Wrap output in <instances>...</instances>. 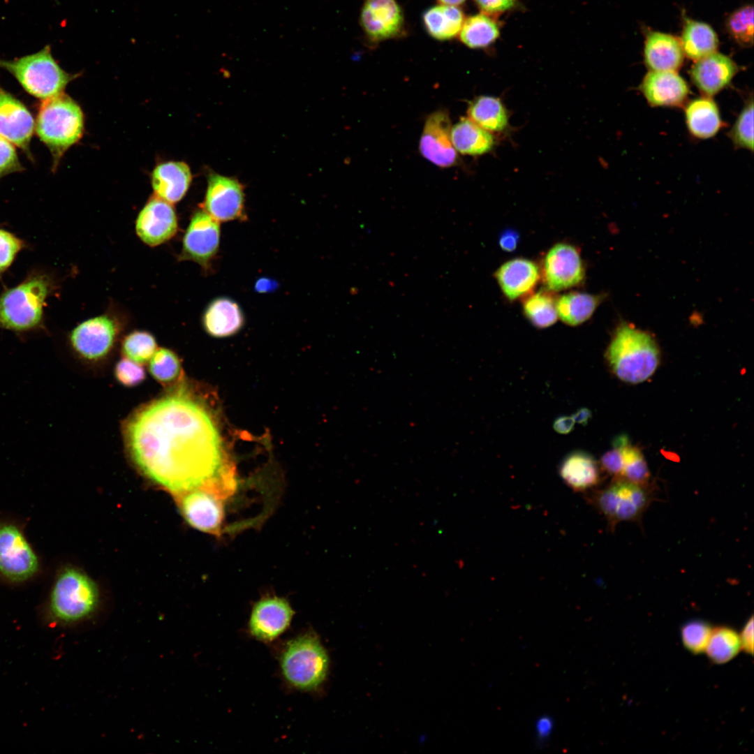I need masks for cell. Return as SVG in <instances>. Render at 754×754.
I'll list each match as a JSON object with an SVG mask.
<instances>
[{"label":"cell","mask_w":754,"mask_h":754,"mask_svg":"<svg viewBox=\"0 0 754 754\" xmlns=\"http://www.w3.org/2000/svg\"><path fill=\"white\" fill-rule=\"evenodd\" d=\"M83 130L82 111L70 96L62 93L43 100L38 109L35 131L52 154L53 172L64 153L81 138Z\"/></svg>","instance_id":"4"},{"label":"cell","mask_w":754,"mask_h":754,"mask_svg":"<svg viewBox=\"0 0 754 754\" xmlns=\"http://www.w3.org/2000/svg\"><path fill=\"white\" fill-rule=\"evenodd\" d=\"M726 29L732 38L743 47L753 44V7L742 6L731 13L726 20Z\"/></svg>","instance_id":"37"},{"label":"cell","mask_w":754,"mask_h":754,"mask_svg":"<svg viewBox=\"0 0 754 754\" xmlns=\"http://www.w3.org/2000/svg\"><path fill=\"white\" fill-rule=\"evenodd\" d=\"M360 22L364 33L373 42L397 38L405 28L404 13L396 0H365Z\"/></svg>","instance_id":"15"},{"label":"cell","mask_w":754,"mask_h":754,"mask_svg":"<svg viewBox=\"0 0 754 754\" xmlns=\"http://www.w3.org/2000/svg\"><path fill=\"white\" fill-rule=\"evenodd\" d=\"M138 237L145 244L158 246L172 237L177 230V219L172 205L156 196L140 211L135 225Z\"/></svg>","instance_id":"19"},{"label":"cell","mask_w":754,"mask_h":754,"mask_svg":"<svg viewBox=\"0 0 754 754\" xmlns=\"http://www.w3.org/2000/svg\"><path fill=\"white\" fill-rule=\"evenodd\" d=\"M623 436L617 437L613 443V448L606 452L600 459L603 468L609 474L618 479L622 466V442Z\"/></svg>","instance_id":"45"},{"label":"cell","mask_w":754,"mask_h":754,"mask_svg":"<svg viewBox=\"0 0 754 754\" xmlns=\"http://www.w3.org/2000/svg\"><path fill=\"white\" fill-rule=\"evenodd\" d=\"M650 473L642 452L629 443L627 436H623L622 442V466L618 479L633 483L647 485Z\"/></svg>","instance_id":"36"},{"label":"cell","mask_w":754,"mask_h":754,"mask_svg":"<svg viewBox=\"0 0 754 754\" xmlns=\"http://www.w3.org/2000/svg\"><path fill=\"white\" fill-rule=\"evenodd\" d=\"M681 45L690 59L699 60L716 52L718 45L716 33L709 24L686 19L682 31Z\"/></svg>","instance_id":"30"},{"label":"cell","mask_w":754,"mask_h":754,"mask_svg":"<svg viewBox=\"0 0 754 754\" xmlns=\"http://www.w3.org/2000/svg\"><path fill=\"white\" fill-rule=\"evenodd\" d=\"M644 61L651 71H677L683 62L681 42L672 35L653 31L644 45Z\"/></svg>","instance_id":"24"},{"label":"cell","mask_w":754,"mask_h":754,"mask_svg":"<svg viewBox=\"0 0 754 754\" xmlns=\"http://www.w3.org/2000/svg\"><path fill=\"white\" fill-rule=\"evenodd\" d=\"M114 374L117 380L127 387L137 385L145 378L143 367L139 363L128 358H123L117 362Z\"/></svg>","instance_id":"43"},{"label":"cell","mask_w":754,"mask_h":754,"mask_svg":"<svg viewBox=\"0 0 754 754\" xmlns=\"http://www.w3.org/2000/svg\"><path fill=\"white\" fill-rule=\"evenodd\" d=\"M575 422L586 425L591 417V412L586 408L577 410L572 416Z\"/></svg>","instance_id":"51"},{"label":"cell","mask_w":754,"mask_h":754,"mask_svg":"<svg viewBox=\"0 0 754 754\" xmlns=\"http://www.w3.org/2000/svg\"><path fill=\"white\" fill-rule=\"evenodd\" d=\"M156 350L155 339L147 332H133L124 338L122 343L124 356L139 364L149 361Z\"/></svg>","instance_id":"39"},{"label":"cell","mask_w":754,"mask_h":754,"mask_svg":"<svg viewBox=\"0 0 754 754\" xmlns=\"http://www.w3.org/2000/svg\"><path fill=\"white\" fill-rule=\"evenodd\" d=\"M294 614L286 599L276 596L263 597L252 607L249 631L258 640L272 642L288 628Z\"/></svg>","instance_id":"14"},{"label":"cell","mask_w":754,"mask_h":754,"mask_svg":"<svg viewBox=\"0 0 754 754\" xmlns=\"http://www.w3.org/2000/svg\"><path fill=\"white\" fill-rule=\"evenodd\" d=\"M606 357L611 369L619 379L636 384L646 380L655 372L660 352L656 341L648 332L624 322L616 329Z\"/></svg>","instance_id":"3"},{"label":"cell","mask_w":754,"mask_h":754,"mask_svg":"<svg viewBox=\"0 0 754 754\" xmlns=\"http://www.w3.org/2000/svg\"><path fill=\"white\" fill-rule=\"evenodd\" d=\"M468 118L489 132H501L508 126V111L501 100L490 96H480L469 103Z\"/></svg>","instance_id":"31"},{"label":"cell","mask_w":754,"mask_h":754,"mask_svg":"<svg viewBox=\"0 0 754 754\" xmlns=\"http://www.w3.org/2000/svg\"><path fill=\"white\" fill-rule=\"evenodd\" d=\"M740 649L739 635L730 627L719 626L712 629L705 651L713 663L723 664L734 658Z\"/></svg>","instance_id":"34"},{"label":"cell","mask_w":754,"mask_h":754,"mask_svg":"<svg viewBox=\"0 0 754 754\" xmlns=\"http://www.w3.org/2000/svg\"><path fill=\"white\" fill-rule=\"evenodd\" d=\"M712 628L703 620H692L681 628V641L688 651L699 654L705 651Z\"/></svg>","instance_id":"41"},{"label":"cell","mask_w":754,"mask_h":754,"mask_svg":"<svg viewBox=\"0 0 754 754\" xmlns=\"http://www.w3.org/2000/svg\"><path fill=\"white\" fill-rule=\"evenodd\" d=\"M441 4L458 6L461 4L465 0H438Z\"/></svg>","instance_id":"53"},{"label":"cell","mask_w":754,"mask_h":754,"mask_svg":"<svg viewBox=\"0 0 754 754\" xmlns=\"http://www.w3.org/2000/svg\"><path fill=\"white\" fill-rule=\"evenodd\" d=\"M753 102L750 100L739 114L729 132L734 145L739 148L753 150Z\"/></svg>","instance_id":"40"},{"label":"cell","mask_w":754,"mask_h":754,"mask_svg":"<svg viewBox=\"0 0 754 754\" xmlns=\"http://www.w3.org/2000/svg\"><path fill=\"white\" fill-rule=\"evenodd\" d=\"M329 665L327 653L312 631L288 642L280 658L281 673L286 682L303 690L319 687L327 676Z\"/></svg>","instance_id":"7"},{"label":"cell","mask_w":754,"mask_h":754,"mask_svg":"<svg viewBox=\"0 0 754 754\" xmlns=\"http://www.w3.org/2000/svg\"><path fill=\"white\" fill-rule=\"evenodd\" d=\"M24 170L13 143L0 136V179L12 173Z\"/></svg>","instance_id":"44"},{"label":"cell","mask_w":754,"mask_h":754,"mask_svg":"<svg viewBox=\"0 0 754 754\" xmlns=\"http://www.w3.org/2000/svg\"><path fill=\"white\" fill-rule=\"evenodd\" d=\"M0 68L10 73L28 94L41 100L62 94L68 84L79 76L59 66L50 45L12 60L0 59Z\"/></svg>","instance_id":"6"},{"label":"cell","mask_w":754,"mask_h":754,"mask_svg":"<svg viewBox=\"0 0 754 754\" xmlns=\"http://www.w3.org/2000/svg\"><path fill=\"white\" fill-rule=\"evenodd\" d=\"M124 437L140 471L173 496L204 487L229 501L237 492L235 466L215 418L184 387L135 411L124 424Z\"/></svg>","instance_id":"1"},{"label":"cell","mask_w":754,"mask_h":754,"mask_svg":"<svg viewBox=\"0 0 754 754\" xmlns=\"http://www.w3.org/2000/svg\"><path fill=\"white\" fill-rule=\"evenodd\" d=\"M495 276L505 297L514 300L533 289L540 274L535 263L517 258L503 264L496 270Z\"/></svg>","instance_id":"22"},{"label":"cell","mask_w":754,"mask_h":754,"mask_svg":"<svg viewBox=\"0 0 754 754\" xmlns=\"http://www.w3.org/2000/svg\"><path fill=\"white\" fill-rule=\"evenodd\" d=\"M556 300L547 290H540L526 299L523 309L526 317L538 328H545L554 324L558 315Z\"/></svg>","instance_id":"35"},{"label":"cell","mask_w":754,"mask_h":754,"mask_svg":"<svg viewBox=\"0 0 754 754\" xmlns=\"http://www.w3.org/2000/svg\"><path fill=\"white\" fill-rule=\"evenodd\" d=\"M555 723L553 718L548 714L539 716L534 723V733L537 742L544 744L552 735Z\"/></svg>","instance_id":"46"},{"label":"cell","mask_w":754,"mask_h":754,"mask_svg":"<svg viewBox=\"0 0 754 754\" xmlns=\"http://www.w3.org/2000/svg\"><path fill=\"white\" fill-rule=\"evenodd\" d=\"M451 127L448 112L438 110L427 117L420 137L421 154L441 168H449L457 162V153L451 140Z\"/></svg>","instance_id":"18"},{"label":"cell","mask_w":754,"mask_h":754,"mask_svg":"<svg viewBox=\"0 0 754 754\" xmlns=\"http://www.w3.org/2000/svg\"><path fill=\"white\" fill-rule=\"evenodd\" d=\"M202 324L208 334L216 338L227 337L242 328L244 316L235 300L220 297L208 304L202 316Z\"/></svg>","instance_id":"23"},{"label":"cell","mask_w":754,"mask_h":754,"mask_svg":"<svg viewBox=\"0 0 754 754\" xmlns=\"http://www.w3.org/2000/svg\"><path fill=\"white\" fill-rule=\"evenodd\" d=\"M221 237L220 224L205 210L192 216L183 239L180 258L197 263L209 269L216 256Z\"/></svg>","instance_id":"11"},{"label":"cell","mask_w":754,"mask_h":754,"mask_svg":"<svg viewBox=\"0 0 754 754\" xmlns=\"http://www.w3.org/2000/svg\"><path fill=\"white\" fill-rule=\"evenodd\" d=\"M99 599L98 589L87 574L75 568H66L58 575L52 588L49 615L55 623H78L95 612Z\"/></svg>","instance_id":"5"},{"label":"cell","mask_w":754,"mask_h":754,"mask_svg":"<svg viewBox=\"0 0 754 754\" xmlns=\"http://www.w3.org/2000/svg\"><path fill=\"white\" fill-rule=\"evenodd\" d=\"M244 193L235 179L211 174L204 201V210L219 222L245 220Z\"/></svg>","instance_id":"13"},{"label":"cell","mask_w":754,"mask_h":754,"mask_svg":"<svg viewBox=\"0 0 754 754\" xmlns=\"http://www.w3.org/2000/svg\"><path fill=\"white\" fill-rule=\"evenodd\" d=\"M741 648L747 653H753V616L746 623L739 635Z\"/></svg>","instance_id":"48"},{"label":"cell","mask_w":754,"mask_h":754,"mask_svg":"<svg viewBox=\"0 0 754 754\" xmlns=\"http://www.w3.org/2000/svg\"><path fill=\"white\" fill-rule=\"evenodd\" d=\"M173 497L183 517L194 528L215 536L228 531V503L212 491L200 487Z\"/></svg>","instance_id":"9"},{"label":"cell","mask_w":754,"mask_h":754,"mask_svg":"<svg viewBox=\"0 0 754 754\" xmlns=\"http://www.w3.org/2000/svg\"><path fill=\"white\" fill-rule=\"evenodd\" d=\"M191 181L189 167L183 162H167L156 167L151 184L156 196L170 203L179 201Z\"/></svg>","instance_id":"25"},{"label":"cell","mask_w":754,"mask_h":754,"mask_svg":"<svg viewBox=\"0 0 754 754\" xmlns=\"http://www.w3.org/2000/svg\"><path fill=\"white\" fill-rule=\"evenodd\" d=\"M460 34L461 41L473 49L489 46L499 36L496 22L486 13H479L464 21Z\"/></svg>","instance_id":"33"},{"label":"cell","mask_w":754,"mask_h":754,"mask_svg":"<svg viewBox=\"0 0 754 754\" xmlns=\"http://www.w3.org/2000/svg\"><path fill=\"white\" fill-rule=\"evenodd\" d=\"M35 120L26 105L0 85V136L22 149L33 161L30 142Z\"/></svg>","instance_id":"17"},{"label":"cell","mask_w":754,"mask_h":754,"mask_svg":"<svg viewBox=\"0 0 754 754\" xmlns=\"http://www.w3.org/2000/svg\"><path fill=\"white\" fill-rule=\"evenodd\" d=\"M484 13H498L511 8L515 0H474Z\"/></svg>","instance_id":"47"},{"label":"cell","mask_w":754,"mask_h":754,"mask_svg":"<svg viewBox=\"0 0 754 754\" xmlns=\"http://www.w3.org/2000/svg\"><path fill=\"white\" fill-rule=\"evenodd\" d=\"M685 117L690 133L700 139L715 135L723 125L718 105L709 96L689 102L686 107Z\"/></svg>","instance_id":"27"},{"label":"cell","mask_w":754,"mask_h":754,"mask_svg":"<svg viewBox=\"0 0 754 754\" xmlns=\"http://www.w3.org/2000/svg\"><path fill=\"white\" fill-rule=\"evenodd\" d=\"M450 135L456 151L464 155H482L489 151L495 143L490 132L466 117H461L451 127Z\"/></svg>","instance_id":"28"},{"label":"cell","mask_w":754,"mask_h":754,"mask_svg":"<svg viewBox=\"0 0 754 754\" xmlns=\"http://www.w3.org/2000/svg\"><path fill=\"white\" fill-rule=\"evenodd\" d=\"M737 72V67L732 59L714 52L697 60L692 67L690 75L697 88L710 97L728 85Z\"/></svg>","instance_id":"20"},{"label":"cell","mask_w":754,"mask_h":754,"mask_svg":"<svg viewBox=\"0 0 754 754\" xmlns=\"http://www.w3.org/2000/svg\"><path fill=\"white\" fill-rule=\"evenodd\" d=\"M149 370L156 380L169 384L179 378L181 364L174 352L161 348L156 350L149 360Z\"/></svg>","instance_id":"38"},{"label":"cell","mask_w":754,"mask_h":754,"mask_svg":"<svg viewBox=\"0 0 754 754\" xmlns=\"http://www.w3.org/2000/svg\"><path fill=\"white\" fill-rule=\"evenodd\" d=\"M464 20L459 8L441 3L428 8L422 15L426 31L441 41L454 38L460 32Z\"/></svg>","instance_id":"29"},{"label":"cell","mask_w":754,"mask_h":754,"mask_svg":"<svg viewBox=\"0 0 754 754\" xmlns=\"http://www.w3.org/2000/svg\"><path fill=\"white\" fill-rule=\"evenodd\" d=\"M542 272L544 283L552 291L577 286L585 274L579 251L566 243L556 244L549 250L544 260Z\"/></svg>","instance_id":"16"},{"label":"cell","mask_w":754,"mask_h":754,"mask_svg":"<svg viewBox=\"0 0 754 754\" xmlns=\"http://www.w3.org/2000/svg\"><path fill=\"white\" fill-rule=\"evenodd\" d=\"M653 500L647 485L616 479L598 491L594 503L612 529L620 522L640 519Z\"/></svg>","instance_id":"8"},{"label":"cell","mask_w":754,"mask_h":754,"mask_svg":"<svg viewBox=\"0 0 754 754\" xmlns=\"http://www.w3.org/2000/svg\"><path fill=\"white\" fill-rule=\"evenodd\" d=\"M559 473L566 485L576 491H586L600 481V471L591 454L581 450L570 452L562 460Z\"/></svg>","instance_id":"26"},{"label":"cell","mask_w":754,"mask_h":754,"mask_svg":"<svg viewBox=\"0 0 754 754\" xmlns=\"http://www.w3.org/2000/svg\"><path fill=\"white\" fill-rule=\"evenodd\" d=\"M277 284L272 279L267 278H262L258 280L256 283V290L258 292L264 293L272 290L275 288Z\"/></svg>","instance_id":"52"},{"label":"cell","mask_w":754,"mask_h":754,"mask_svg":"<svg viewBox=\"0 0 754 754\" xmlns=\"http://www.w3.org/2000/svg\"><path fill=\"white\" fill-rule=\"evenodd\" d=\"M118 333L113 319L106 315L88 319L77 325L68 340L72 350L80 357L98 360L111 350Z\"/></svg>","instance_id":"12"},{"label":"cell","mask_w":754,"mask_h":754,"mask_svg":"<svg viewBox=\"0 0 754 754\" xmlns=\"http://www.w3.org/2000/svg\"><path fill=\"white\" fill-rule=\"evenodd\" d=\"M575 424V422L572 417L563 415L555 420L553 423V428L561 434H567L573 429Z\"/></svg>","instance_id":"50"},{"label":"cell","mask_w":754,"mask_h":754,"mask_svg":"<svg viewBox=\"0 0 754 754\" xmlns=\"http://www.w3.org/2000/svg\"><path fill=\"white\" fill-rule=\"evenodd\" d=\"M38 558L22 531L9 523L0 524V575L22 582L38 570Z\"/></svg>","instance_id":"10"},{"label":"cell","mask_w":754,"mask_h":754,"mask_svg":"<svg viewBox=\"0 0 754 754\" xmlns=\"http://www.w3.org/2000/svg\"><path fill=\"white\" fill-rule=\"evenodd\" d=\"M603 295L571 292L559 297L556 302L558 317L571 326L580 325L591 318L603 301Z\"/></svg>","instance_id":"32"},{"label":"cell","mask_w":754,"mask_h":754,"mask_svg":"<svg viewBox=\"0 0 754 754\" xmlns=\"http://www.w3.org/2000/svg\"><path fill=\"white\" fill-rule=\"evenodd\" d=\"M50 276L33 271L15 287L0 294V329L17 334L44 330V308L54 290Z\"/></svg>","instance_id":"2"},{"label":"cell","mask_w":754,"mask_h":754,"mask_svg":"<svg viewBox=\"0 0 754 754\" xmlns=\"http://www.w3.org/2000/svg\"><path fill=\"white\" fill-rule=\"evenodd\" d=\"M519 241V233L512 229L504 230L500 235L498 243L501 248L505 251H513L517 246Z\"/></svg>","instance_id":"49"},{"label":"cell","mask_w":754,"mask_h":754,"mask_svg":"<svg viewBox=\"0 0 754 754\" xmlns=\"http://www.w3.org/2000/svg\"><path fill=\"white\" fill-rule=\"evenodd\" d=\"M648 103L652 106H679L688 95L686 81L672 71H651L640 86Z\"/></svg>","instance_id":"21"},{"label":"cell","mask_w":754,"mask_h":754,"mask_svg":"<svg viewBox=\"0 0 754 754\" xmlns=\"http://www.w3.org/2000/svg\"><path fill=\"white\" fill-rule=\"evenodd\" d=\"M25 246L22 239L0 228V275L10 267L17 253Z\"/></svg>","instance_id":"42"}]
</instances>
